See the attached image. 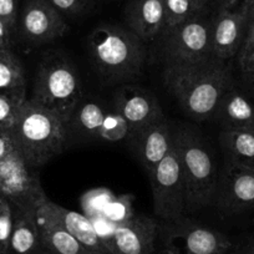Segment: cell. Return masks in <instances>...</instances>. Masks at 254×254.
<instances>
[{"label":"cell","mask_w":254,"mask_h":254,"mask_svg":"<svg viewBox=\"0 0 254 254\" xmlns=\"http://www.w3.org/2000/svg\"><path fill=\"white\" fill-rule=\"evenodd\" d=\"M158 234L162 254H229L232 248L223 233L185 217L165 222Z\"/></svg>","instance_id":"52a82bcc"},{"label":"cell","mask_w":254,"mask_h":254,"mask_svg":"<svg viewBox=\"0 0 254 254\" xmlns=\"http://www.w3.org/2000/svg\"><path fill=\"white\" fill-rule=\"evenodd\" d=\"M23 104L14 101L10 97L0 94V131L10 133L14 128L19 111Z\"/></svg>","instance_id":"f1b7e54d"},{"label":"cell","mask_w":254,"mask_h":254,"mask_svg":"<svg viewBox=\"0 0 254 254\" xmlns=\"http://www.w3.org/2000/svg\"><path fill=\"white\" fill-rule=\"evenodd\" d=\"M223 211L238 213L254 207V170L227 163L216 197Z\"/></svg>","instance_id":"4fadbf2b"},{"label":"cell","mask_w":254,"mask_h":254,"mask_svg":"<svg viewBox=\"0 0 254 254\" xmlns=\"http://www.w3.org/2000/svg\"><path fill=\"white\" fill-rule=\"evenodd\" d=\"M153 209L165 222L176 221L186 212V194L180 161L175 146L148 175Z\"/></svg>","instance_id":"ba28073f"},{"label":"cell","mask_w":254,"mask_h":254,"mask_svg":"<svg viewBox=\"0 0 254 254\" xmlns=\"http://www.w3.org/2000/svg\"><path fill=\"white\" fill-rule=\"evenodd\" d=\"M49 206L56 214L63 226L77 239L81 244H84L87 249L95 254H107L104 244L100 241L91 219L85 216L84 213L70 211L65 207L56 204L49 201Z\"/></svg>","instance_id":"d6986e66"},{"label":"cell","mask_w":254,"mask_h":254,"mask_svg":"<svg viewBox=\"0 0 254 254\" xmlns=\"http://www.w3.org/2000/svg\"><path fill=\"white\" fill-rule=\"evenodd\" d=\"M213 117L224 131H254V105L233 86L224 92Z\"/></svg>","instance_id":"e0dca14e"},{"label":"cell","mask_w":254,"mask_h":254,"mask_svg":"<svg viewBox=\"0 0 254 254\" xmlns=\"http://www.w3.org/2000/svg\"><path fill=\"white\" fill-rule=\"evenodd\" d=\"M87 51L95 69L109 82L126 84L141 75L147 51L128 28L100 24L87 36Z\"/></svg>","instance_id":"7a4b0ae2"},{"label":"cell","mask_w":254,"mask_h":254,"mask_svg":"<svg viewBox=\"0 0 254 254\" xmlns=\"http://www.w3.org/2000/svg\"><path fill=\"white\" fill-rule=\"evenodd\" d=\"M131 137V130L124 117L116 111L107 112L100 130L99 140L106 142H119Z\"/></svg>","instance_id":"484cf974"},{"label":"cell","mask_w":254,"mask_h":254,"mask_svg":"<svg viewBox=\"0 0 254 254\" xmlns=\"http://www.w3.org/2000/svg\"><path fill=\"white\" fill-rule=\"evenodd\" d=\"M49 201L36 211L41 248L53 254H95L63 226L49 206Z\"/></svg>","instance_id":"9a60e30c"},{"label":"cell","mask_w":254,"mask_h":254,"mask_svg":"<svg viewBox=\"0 0 254 254\" xmlns=\"http://www.w3.org/2000/svg\"><path fill=\"white\" fill-rule=\"evenodd\" d=\"M114 197L115 194L112 193V190L107 187H96L87 190L80 199L82 213L89 218L101 216L105 213L107 204Z\"/></svg>","instance_id":"d4e9b609"},{"label":"cell","mask_w":254,"mask_h":254,"mask_svg":"<svg viewBox=\"0 0 254 254\" xmlns=\"http://www.w3.org/2000/svg\"><path fill=\"white\" fill-rule=\"evenodd\" d=\"M237 58H238L241 69L254 58V16L249 19L246 35H244L241 49H239L238 54H237Z\"/></svg>","instance_id":"f546056e"},{"label":"cell","mask_w":254,"mask_h":254,"mask_svg":"<svg viewBox=\"0 0 254 254\" xmlns=\"http://www.w3.org/2000/svg\"><path fill=\"white\" fill-rule=\"evenodd\" d=\"M14 222V206L0 194V254H8Z\"/></svg>","instance_id":"83f0119b"},{"label":"cell","mask_w":254,"mask_h":254,"mask_svg":"<svg viewBox=\"0 0 254 254\" xmlns=\"http://www.w3.org/2000/svg\"><path fill=\"white\" fill-rule=\"evenodd\" d=\"M90 219H91L92 224H94L95 231H96L100 241H101V243L104 244L105 249H106L107 252V247H109L110 242H111L115 228H116L117 224H115L114 222L110 221V219L107 218V217H105L104 214L97 217H92V218Z\"/></svg>","instance_id":"4dcf8cb0"},{"label":"cell","mask_w":254,"mask_h":254,"mask_svg":"<svg viewBox=\"0 0 254 254\" xmlns=\"http://www.w3.org/2000/svg\"><path fill=\"white\" fill-rule=\"evenodd\" d=\"M196 1H197V3H198V4H201V5L203 6V8H206L207 4L209 3V0H196Z\"/></svg>","instance_id":"f35d334b"},{"label":"cell","mask_w":254,"mask_h":254,"mask_svg":"<svg viewBox=\"0 0 254 254\" xmlns=\"http://www.w3.org/2000/svg\"><path fill=\"white\" fill-rule=\"evenodd\" d=\"M239 6L243 9L248 15V20L254 16V0H239Z\"/></svg>","instance_id":"e575fe53"},{"label":"cell","mask_w":254,"mask_h":254,"mask_svg":"<svg viewBox=\"0 0 254 254\" xmlns=\"http://www.w3.org/2000/svg\"><path fill=\"white\" fill-rule=\"evenodd\" d=\"M173 146L178 155L186 194V212H194L213 202L217 192L216 165L209 147L188 126L173 128Z\"/></svg>","instance_id":"277c9868"},{"label":"cell","mask_w":254,"mask_h":254,"mask_svg":"<svg viewBox=\"0 0 254 254\" xmlns=\"http://www.w3.org/2000/svg\"><path fill=\"white\" fill-rule=\"evenodd\" d=\"M34 254H53V253H50V252L46 251V249L41 248V249H39L38 252H35V253H34Z\"/></svg>","instance_id":"ab89813d"},{"label":"cell","mask_w":254,"mask_h":254,"mask_svg":"<svg viewBox=\"0 0 254 254\" xmlns=\"http://www.w3.org/2000/svg\"><path fill=\"white\" fill-rule=\"evenodd\" d=\"M163 80L186 115L196 121L213 117L224 92L232 86L226 61L213 58L199 64H165Z\"/></svg>","instance_id":"6da1fadb"},{"label":"cell","mask_w":254,"mask_h":254,"mask_svg":"<svg viewBox=\"0 0 254 254\" xmlns=\"http://www.w3.org/2000/svg\"><path fill=\"white\" fill-rule=\"evenodd\" d=\"M21 36L33 45L55 41L67 31L64 15L48 0H26L19 20Z\"/></svg>","instance_id":"30bf717a"},{"label":"cell","mask_w":254,"mask_h":254,"mask_svg":"<svg viewBox=\"0 0 254 254\" xmlns=\"http://www.w3.org/2000/svg\"><path fill=\"white\" fill-rule=\"evenodd\" d=\"M158 231L160 226L155 218L135 214L127 222L117 224L107 254H152Z\"/></svg>","instance_id":"8fae6325"},{"label":"cell","mask_w":254,"mask_h":254,"mask_svg":"<svg viewBox=\"0 0 254 254\" xmlns=\"http://www.w3.org/2000/svg\"><path fill=\"white\" fill-rule=\"evenodd\" d=\"M131 138L135 143L138 161L148 176L173 147V128L165 117Z\"/></svg>","instance_id":"5bb4252c"},{"label":"cell","mask_w":254,"mask_h":254,"mask_svg":"<svg viewBox=\"0 0 254 254\" xmlns=\"http://www.w3.org/2000/svg\"><path fill=\"white\" fill-rule=\"evenodd\" d=\"M107 112L94 100H84L79 102L67 122V133H74L82 138L99 140L100 130Z\"/></svg>","instance_id":"44dd1931"},{"label":"cell","mask_w":254,"mask_h":254,"mask_svg":"<svg viewBox=\"0 0 254 254\" xmlns=\"http://www.w3.org/2000/svg\"><path fill=\"white\" fill-rule=\"evenodd\" d=\"M82 99L81 81L74 64L60 51L44 54L36 71L31 100L66 125Z\"/></svg>","instance_id":"5b68a950"},{"label":"cell","mask_w":254,"mask_h":254,"mask_svg":"<svg viewBox=\"0 0 254 254\" xmlns=\"http://www.w3.org/2000/svg\"><path fill=\"white\" fill-rule=\"evenodd\" d=\"M251 19H252V18H251ZM248 21H249V20H248Z\"/></svg>","instance_id":"60d3db41"},{"label":"cell","mask_w":254,"mask_h":254,"mask_svg":"<svg viewBox=\"0 0 254 254\" xmlns=\"http://www.w3.org/2000/svg\"><path fill=\"white\" fill-rule=\"evenodd\" d=\"M165 64H199L213 59L212 20L203 14L183 21L161 34Z\"/></svg>","instance_id":"8992f818"},{"label":"cell","mask_w":254,"mask_h":254,"mask_svg":"<svg viewBox=\"0 0 254 254\" xmlns=\"http://www.w3.org/2000/svg\"><path fill=\"white\" fill-rule=\"evenodd\" d=\"M0 94L19 104L28 100L24 67L11 49H0Z\"/></svg>","instance_id":"ffe728a7"},{"label":"cell","mask_w":254,"mask_h":254,"mask_svg":"<svg viewBox=\"0 0 254 254\" xmlns=\"http://www.w3.org/2000/svg\"><path fill=\"white\" fill-rule=\"evenodd\" d=\"M125 21L141 40H153L165 29L163 0H130L125 9Z\"/></svg>","instance_id":"2e32d148"},{"label":"cell","mask_w":254,"mask_h":254,"mask_svg":"<svg viewBox=\"0 0 254 254\" xmlns=\"http://www.w3.org/2000/svg\"><path fill=\"white\" fill-rule=\"evenodd\" d=\"M114 109L127 122L131 137L150 125L165 119L157 97L145 87L132 84H124L117 90L114 97Z\"/></svg>","instance_id":"9c48e42d"},{"label":"cell","mask_w":254,"mask_h":254,"mask_svg":"<svg viewBox=\"0 0 254 254\" xmlns=\"http://www.w3.org/2000/svg\"><path fill=\"white\" fill-rule=\"evenodd\" d=\"M41 249L36 211L14 207V222L8 254H34Z\"/></svg>","instance_id":"ac0fdd59"},{"label":"cell","mask_w":254,"mask_h":254,"mask_svg":"<svg viewBox=\"0 0 254 254\" xmlns=\"http://www.w3.org/2000/svg\"><path fill=\"white\" fill-rule=\"evenodd\" d=\"M242 254H254V242L252 244H249V246L244 249Z\"/></svg>","instance_id":"74e56055"},{"label":"cell","mask_w":254,"mask_h":254,"mask_svg":"<svg viewBox=\"0 0 254 254\" xmlns=\"http://www.w3.org/2000/svg\"><path fill=\"white\" fill-rule=\"evenodd\" d=\"M233 8L219 9L212 20V55L221 61L237 56L248 26L246 11Z\"/></svg>","instance_id":"7c38bea8"},{"label":"cell","mask_w":254,"mask_h":254,"mask_svg":"<svg viewBox=\"0 0 254 254\" xmlns=\"http://www.w3.org/2000/svg\"><path fill=\"white\" fill-rule=\"evenodd\" d=\"M10 136L29 167L35 170L63 152L69 133L60 117L28 99L21 105Z\"/></svg>","instance_id":"3957f363"},{"label":"cell","mask_w":254,"mask_h":254,"mask_svg":"<svg viewBox=\"0 0 254 254\" xmlns=\"http://www.w3.org/2000/svg\"><path fill=\"white\" fill-rule=\"evenodd\" d=\"M219 5V9L223 8H233L237 3H239V0H214Z\"/></svg>","instance_id":"8d00e7d4"},{"label":"cell","mask_w":254,"mask_h":254,"mask_svg":"<svg viewBox=\"0 0 254 254\" xmlns=\"http://www.w3.org/2000/svg\"><path fill=\"white\" fill-rule=\"evenodd\" d=\"M133 201H135V197L132 194L115 196L107 204L104 216L114 222L115 224H121L124 222H127L135 216Z\"/></svg>","instance_id":"4316f807"},{"label":"cell","mask_w":254,"mask_h":254,"mask_svg":"<svg viewBox=\"0 0 254 254\" xmlns=\"http://www.w3.org/2000/svg\"><path fill=\"white\" fill-rule=\"evenodd\" d=\"M219 140L228 163L254 170V131L222 130Z\"/></svg>","instance_id":"7402d4cb"},{"label":"cell","mask_w":254,"mask_h":254,"mask_svg":"<svg viewBox=\"0 0 254 254\" xmlns=\"http://www.w3.org/2000/svg\"><path fill=\"white\" fill-rule=\"evenodd\" d=\"M241 70L246 74V76L248 77L252 82H254V58L252 59L249 63H247Z\"/></svg>","instance_id":"d590c367"},{"label":"cell","mask_w":254,"mask_h":254,"mask_svg":"<svg viewBox=\"0 0 254 254\" xmlns=\"http://www.w3.org/2000/svg\"><path fill=\"white\" fill-rule=\"evenodd\" d=\"M61 14L65 15H80L86 10L89 0H48Z\"/></svg>","instance_id":"1f68e13d"},{"label":"cell","mask_w":254,"mask_h":254,"mask_svg":"<svg viewBox=\"0 0 254 254\" xmlns=\"http://www.w3.org/2000/svg\"><path fill=\"white\" fill-rule=\"evenodd\" d=\"M13 34L10 26L0 18V49H11L13 45Z\"/></svg>","instance_id":"836d02e7"},{"label":"cell","mask_w":254,"mask_h":254,"mask_svg":"<svg viewBox=\"0 0 254 254\" xmlns=\"http://www.w3.org/2000/svg\"><path fill=\"white\" fill-rule=\"evenodd\" d=\"M165 4V31L171 30L183 21L203 14L204 9L196 0H163Z\"/></svg>","instance_id":"cb8c5ba5"},{"label":"cell","mask_w":254,"mask_h":254,"mask_svg":"<svg viewBox=\"0 0 254 254\" xmlns=\"http://www.w3.org/2000/svg\"><path fill=\"white\" fill-rule=\"evenodd\" d=\"M18 1L19 0H0V18L15 31L18 26Z\"/></svg>","instance_id":"d6a6232c"},{"label":"cell","mask_w":254,"mask_h":254,"mask_svg":"<svg viewBox=\"0 0 254 254\" xmlns=\"http://www.w3.org/2000/svg\"><path fill=\"white\" fill-rule=\"evenodd\" d=\"M23 165H28L14 143L10 133L0 131V190L6 180Z\"/></svg>","instance_id":"603a6c76"}]
</instances>
